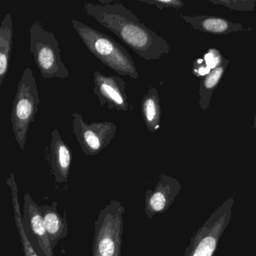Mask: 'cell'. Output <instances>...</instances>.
<instances>
[{
	"mask_svg": "<svg viewBox=\"0 0 256 256\" xmlns=\"http://www.w3.org/2000/svg\"><path fill=\"white\" fill-rule=\"evenodd\" d=\"M182 189L180 182L171 176L162 174L153 190L146 193L144 212L148 219H152L156 214L165 213L174 202Z\"/></svg>",
	"mask_w": 256,
	"mask_h": 256,
	"instance_id": "9c48e42d",
	"label": "cell"
},
{
	"mask_svg": "<svg viewBox=\"0 0 256 256\" xmlns=\"http://www.w3.org/2000/svg\"><path fill=\"white\" fill-rule=\"evenodd\" d=\"M224 59L225 57L222 55L219 50L210 48L204 54L203 60L206 62V65L210 68V70H212L220 66Z\"/></svg>",
	"mask_w": 256,
	"mask_h": 256,
	"instance_id": "d6986e66",
	"label": "cell"
},
{
	"mask_svg": "<svg viewBox=\"0 0 256 256\" xmlns=\"http://www.w3.org/2000/svg\"><path fill=\"white\" fill-rule=\"evenodd\" d=\"M228 64L230 60L224 59L220 66L212 69L208 75L202 78L200 87V105L202 111H206L208 108L214 92L219 85Z\"/></svg>",
	"mask_w": 256,
	"mask_h": 256,
	"instance_id": "2e32d148",
	"label": "cell"
},
{
	"mask_svg": "<svg viewBox=\"0 0 256 256\" xmlns=\"http://www.w3.org/2000/svg\"><path fill=\"white\" fill-rule=\"evenodd\" d=\"M210 69L208 66L206 65V62L203 59H196L194 62V66H192V74L198 78H202L210 73Z\"/></svg>",
	"mask_w": 256,
	"mask_h": 256,
	"instance_id": "44dd1931",
	"label": "cell"
},
{
	"mask_svg": "<svg viewBox=\"0 0 256 256\" xmlns=\"http://www.w3.org/2000/svg\"><path fill=\"white\" fill-rule=\"evenodd\" d=\"M94 94L98 98L100 106L108 105L110 109L128 111L130 106L126 93V83L122 78L115 75L106 76L102 72L93 74Z\"/></svg>",
	"mask_w": 256,
	"mask_h": 256,
	"instance_id": "ba28073f",
	"label": "cell"
},
{
	"mask_svg": "<svg viewBox=\"0 0 256 256\" xmlns=\"http://www.w3.org/2000/svg\"><path fill=\"white\" fill-rule=\"evenodd\" d=\"M50 151L52 174L56 182L58 184L68 183L72 165V152L57 129L51 132Z\"/></svg>",
	"mask_w": 256,
	"mask_h": 256,
	"instance_id": "7c38bea8",
	"label": "cell"
},
{
	"mask_svg": "<svg viewBox=\"0 0 256 256\" xmlns=\"http://www.w3.org/2000/svg\"><path fill=\"white\" fill-rule=\"evenodd\" d=\"M74 133L87 156L98 154L110 144L116 135L117 126L109 121L87 123L79 113L72 114Z\"/></svg>",
	"mask_w": 256,
	"mask_h": 256,
	"instance_id": "8992f818",
	"label": "cell"
},
{
	"mask_svg": "<svg viewBox=\"0 0 256 256\" xmlns=\"http://www.w3.org/2000/svg\"><path fill=\"white\" fill-rule=\"evenodd\" d=\"M222 225L221 221H208L192 237L184 256H213Z\"/></svg>",
	"mask_w": 256,
	"mask_h": 256,
	"instance_id": "30bf717a",
	"label": "cell"
},
{
	"mask_svg": "<svg viewBox=\"0 0 256 256\" xmlns=\"http://www.w3.org/2000/svg\"><path fill=\"white\" fill-rule=\"evenodd\" d=\"M24 201L22 225L28 241L39 256H54L39 206L30 194H26Z\"/></svg>",
	"mask_w": 256,
	"mask_h": 256,
	"instance_id": "52a82bcc",
	"label": "cell"
},
{
	"mask_svg": "<svg viewBox=\"0 0 256 256\" xmlns=\"http://www.w3.org/2000/svg\"><path fill=\"white\" fill-rule=\"evenodd\" d=\"M99 3H84L86 13L142 58L156 61L170 54L171 46L168 41L141 22L121 2L100 0Z\"/></svg>",
	"mask_w": 256,
	"mask_h": 256,
	"instance_id": "6da1fadb",
	"label": "cell"
},
{
	"mask_svg": "<svg viewBox=\"0 0 256 256\" xmlns=\"http://www.w3.org/2000/svg\"><path fill=\"white\" fill-rule=\"evenodd\" d=\"M124 211L117 200L100 210L94 223L93 255L122 256Z\"/></svg>",
	"mask_w": 256,
	"mask_h": 256,
	"instance_id": "5b68a950",
	"label": "cell"
},
{
	"mask_svg": "<svg viewBox=\"0 0 256 256\" xmlns=\"http://www.w3.org/2000/svg\"><path fill=\"white\" fill-rule=\"evenodd\" d=\"M140 109L148 132H155L159 130L161 122L160 99L155 87H149L142 100Z\"/></svg>",
	"mask_w": 256,
	"mask_h": 256,
	"instance_id": "5bb4252c",
	"label": "cell"
},
{
	"mask_svg": "<svg viewBox=\"0 0 256 256\" xmlns=\"http://www.w3.org/2000/svg\"><path fill=\"white\" fill-rule=\"evenodd\" d=\"M72 24L87 49L103 64L122 76L138 78L134 60L122 45L80 21L72 19Z\"/></svg>",
	"mask_w": 256,
	"mask_h": 256,
	"instance_id": "7a4b0ae2",
	"label": "cell"
},
{
	"mask_svg": "<svg viewBox=\"0 0 256 256\" xmlns=\"http://www.w3.org/2000/svg\"><path fill=\"white\" fill-rule=\"evenodd\" d=\"M180 17L194 30L210 34L226 35L236 32H251L252 30V28L244 27L242 24L232 22L222 17L184 15H180Z\"/></svg>",
	"mask_w": 256,
	"mask_h": 256,
	"instance_id": "8fae6325",
	"label": "cell"
},
{
	"mask_svg": "<svg viewBox=\"0 0 256 256\" xmlns=\"http://www.w3.org/2000/svg\"><path fill=\"white\" fill-rule=\"evenodd\" d=\"M140 2L144 4L155 6L160 11H162L164 8L179 9L184 6V3L179 0H140Z\"/></svg>",
	"mask_w": 256,
	"mask_h": 256,
	"instance_id": "ffe728a7",
	"label": "cell"
},
{
	"mask_svg": "<svg viewBox=\"0 0 256 256\" xmlns=\"http://www.w3.org/2000/svg\"><path fill=\"white\" fill-rule=\"evenodd\" d=\"M209 3L243 12H254L256 6V0H210Z\"/></svg>",
	"mask_w": 256,
	"mask_h": 256,
	"instance_id": "ac0fdd59",
	"label": "cell"
},
{
	"mask_svg": "<svg viewBox=\"0 0 256 256\" xmlns=\"http://www.w3.org/2000/svg\"><path fill=\"white\" fill-rule=\"evenodd\" d=\"M13 44V21L8 13L0 25V87L7 75Z\"/></svg>",
	"mask_w": 256,
	"mask_h": 256,
	"instance_id": "9a60e30c",
	"label": "cell"
},
{
	"mask_svg": "<svg viewBox=\"0 0 256 256\" xmlns=\"http://www.w3.org/2000/svg\"><path fill=\"white\" fill-rule=\"evenodd\" d=\"M57 205L56 201H54L51 205L39 206V210L43 217L45 228L54 249L58 240L66 238L68 234V225L66 215L64 216L60 215Z\"/></svg>",
	"mask_w": 256,
	"mask_h": 256,
	"instance_id": "4fadbf2b",
	"label": "cell"
},
{
	"mask_svg": "<svg viewBox=\"0 0 256 256\" xmlns=\"http://www.w3.org/2000/svg\"><path fill=\"white\" fill-rule=\"evenodd\" d=\"M252 129H256V114L255 115V117H254V126H252Z\"/></svg>",
	"mask_w": 256,
	"mask_h": 256,
	"instance_id": "7402d4cb",
	"label": "cell"
},
{
	"mask_svg": "<svg viewBox=\"0 0 256 256\" xmlns=\"http://www.w3.org/2000/svg\"><path fill=\"white\" fill-rule=\"evenodd\" d=\"M30 48L44 78H69L68 69L62 60L60 42L55 34L48 31L38 21L30 27Z\"/></svg>",
	"mask_w": 256,
	"mask_h": 256,
	"instance_id": "277c9868",
	"label": "cell"
},
{
	"mask_svg": "<svg viewBox=\"0 0 256 256\" xmlns=\"http://www.w3.org/2000/svg\"><path fill=\"white\" fill-rule=\"evenodd\" d=\"M93 256H99V255H93Z\"/></svg>",
	"mask_w": 256,
	"mask_h": 256,
	"instance_id": "603a6c76",
	"label": "cell"
},
{
	"mask_svg": "<svg viewBox=\"0 0 256 256\" xmlns=\"http://www.w3.org/2000/svg\"><path fill=\"white\" fill-rule=\"evenodd\" d=\"M8 186L12 189V203H13L14 213L15 222L19 233L20 238L24 248V256H39L28 241L22 225V213L20 207L19 198H18V185L15 180L14 174H10L7 180Z\"/></svg>",
	"mask_w": 256,
	"mask_h": 256,
	"instance_id": "e0dca14e",
	"label": "cell"
},
{
	"mask_svg": "<svg viewBox=\"0 0 256 256\" xmlns=\"http://www.w3.org/2000/svg\"><path fill=\"white\" fill-rule=\"evenodd\" d=\"M40 104L36 77L31 68L24 70L16 88L12 105V130L21 150L25 148L30 124L34 121Z\"/></svg>",
	"mask_w": 256,
	"mask_h": 256,
	"instance_id": "3957f363",
	"label": "cell"
}]
</instances>
